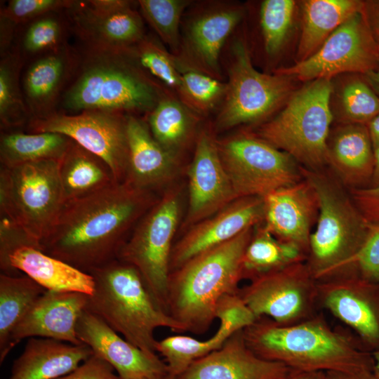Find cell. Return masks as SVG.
I'll return each instance as SVG.
<instances>
[{
    "mask_svg": "<svg viewBox=\"0 0 379 379\" xmlns=\"http://www.w3.org/2000/svg\"><path fill=\"white\" fill-rule=\"evenodd\" d=\"M158 197L124 181L65 203L41 250L86 272L116 259Z\"/></svg>",
    "mask_w": 379,
    "mask_h": 379,
    "instance_id": "6da1fadb",
    "label": "cell"
},
{
    "mask_svg": "<svg viewBox=\"0 0 379 379\" xmlns=\"http://www.w3.org/2000/svg\"><path fill=\"white\" fill-rule=\"evenodd\" d=\"M243 334L258 356L292 370L348 373L374 367L372 353L319 317L288 325L260 317L243 329Z\"/></svg>",
    "mask_w": 379,
    "mask_h": 379,
    "instance_id": "7a4b0ae2",
    "label": "cell"
},
{
    "mask_svg": "<svg viewBox=\"0 0 379 379\" xmlns=\"http://www.w3.org/2000/svg\"><path fill=\"white\" fill-rule=\"evenodd\" d=\"M61 97L65 112L147 114L165 93L124 52L84 48Z\"/></svg>",
    "mask_w": 379,
    "mask_h": 379,
    "instance_id": "3957f363",
    "label": "cell"
},
{
    "mask_svg": "<svg viewBox=\"0 0 379 379\" xmlns=\"http://www.w3.org/2000/svg\"><path fill=\"white\" fill-rule=\"evenodd\" d=\"M254 232L243 231L230 241L192 258L170 273L168 313L185 331L206 332L215 318L219 301L237 294L242 259Z\"/></svg>",
    "mask_w": 379,
    "mask_h": 379,
    "instance_id": "277c9868",
    "label": "cell"
},
{
    "mask_svg": "<svg viewBox=\"0 0 379 379\" xmlns=\"http://www.w3.org/2000/svg\"><path fill=\"white\" fill-rule=\"evenodd\" d=\"M88 273L93 277L95 287L88 295L86 310L133 345L156 353L157 328L185 332L183 326L157 304L132 265L116 259Z\"/></svg>",
    "mask_w": 379,
    "mask_h": 379,
    "instance_id": "5b68a950",
    "label": "cell"
},
{
    "mask_svg": "<svg viewBox=\"0 0 379 379\" xmlns=\"http://www.w3.org/2000/svg\"><path fill=\"white\" fill-rule=\"evenodd\" d=\"M302 178L314 188L319 214L306 262L317 281L356 272L352 261L372 229L337 178L300 166Z\"/></svg>",
    "mask_w": 379,
    "mask_h": 379,
    "instance_id": "8992f818",
    "label": "cell"
},
{
    "mask_svg": "<svg viewBox=\"0 0 379 379\" xmlns=\"http://www.w3.org/2000/svg\"><path fill=\"white\" fill-rule=\"evenodd\" d=\"M330 79L309 81L291 94L284 108L255 133L289 154L300 166L321 170L327 165V141L333 114Z\"/></svg>",
    "mask_w": 379,
    "mask_h": 379,
    "instance_id": "52a82bcc",
    "label": "cell"
},
{
    "mask_svg": "<svg viewBox=\"0 0 379 379\" xmlns=\"http://www.w3.org/2000/svg\"><path fill=\"white\" fill-rule=\"evenodd\" d=\"M225 66L227 91L213 126L215 133L263 121L290 97L293 78L258 71L243 36L229 41Z\"/></svg>",
    "mask_w": 379,
    "mask_h": 379,
    "instance_id": "ba28073f",
    "label": "cell"
},
{
    "mask_svg": "<svg viewBox=\"0 0 379 379\" xmlns=\"http://www.w3.org/2000/svg\"><path fill=\"white\" fill-rule=\"evenodd\" d=\"M58 161L1 166V216L17 225L39 249L65 203Z\"/></svg>",
    "mask_w": 379,
    "mask_h": 379,
    "instance_id": "9c48e42d",
    "label": "cell"
},
{
    "mask_svg": "<svg viewBox=\"0 0 379 379\" xmlns=\"http://www.w3.org/2000/svg\"><path fill=\"white\" fill-rule=\"evenodd\" d=\"M180 214V189L168 187L136 224L118 256L138 270L157 304L167 313L171 255Z\"/></svg>",
    "mask_w": 379,
    "mask_h": 379,
    "instance_id": "30bf717a",
    "label": "cell"
},
{
    "mask_svg": "<svg viewBox=\"0 0 379 379\" xmlns=\"http://www.w3.org/2000/svg\"><path fill=\"white\" fill-rule=\"evenodd\" d=\"M219 155L237 199L265 197L302 179L287 153L246 131L217 138Z\"/></svg>",
    "mask_w": 379,
    "mask_h": 379,
    "instance_id": "8fae6325",
    "label": "cell"
},
{
    "mask_svg": "<svg viewBox=\"0 0 379 379\" xmlns=\"http://www.w3.org/2000/svg\"><path fill=\"white\" fill-rule=\"evenodd\" d=\"M378 66L379 46L362 10L340 25L311 56L274 72L311 81L346 72L365 75Z\"/></svg>",
    "mask_w": 379,
    "mask_h": 379,
    "instance_id": "7c38bea8",
    "label": "cell"
},
{
    "mask_svg": "<svg viewBox=\"0 0 379 379\" xmlns=\"http://www.w3.org/2000/svg\"><path fill=\"white\" fill-rule=\"evenodd\" d=\"M29 133L62 134L102 159L110 168L115 181L125 180L128 158L126 114L87 110L77 114L55 112L31 119Z\"/></svg>",
    "mask_w": 379,
    "mask_h": 379,
    "instance_id": "4fadbf2b",
    "label": "cell"
},
{
    "mask_svg": "<svg viewBox=\"0 0 379 379\" xmlns=\"http://www.w3.org/2000/svg\"><path fill=\"white\" fill-rule=\"evenodd\" d=\"M239 295L257 319L293 324L312 316L317 281L305 260L251 279Z\"/></svg>",
    "mask_w": 379,
    "mask_h": 379,
    "instance_id": "5bb4252c",
    "label": "cell"
},
{
    "mask_svg": "<svg viewBox=\"0 0 379 379\" xmlns=\"http://www.w3.org/2000/svg\"><path fill=\"white\" fill-rule=\"evenodd\" d=\"M177 58L184 65L222 81L223 48L241 22L244 10L230 1H209L191 8Z\"/></svg>",
    "mask_w": 379,
    "mask_h": 379,
    "instance_id": "9a60e30c",
    "label": "cell"
},
{
    "mask_svg": "<svg viewBox=\"0 0 379 379\" xmlns=\"http://www.w3.org/2000/svg\"><path fill=\"white\" fill-rule=\"evenodd\" d=\"M126 0L72 1L65 10L85 48L121 51L147 34L140 11Z\"/></svg>",
    "mask_w": 379,
    "mask_h": 379,
    "instance_id": "2e32d148",
    "label": "cell"
},
{
    "mask_svg": "<svg viewBox=\"0 0 379 379\" xmlns=\"http://www.w3.org/2000/svg\"><path fill=\"white\" fill-rule=\"evenodd\" d=\"M317 300L357 333L366 350H379V283L345 273L317 281Z\"/></svg>",
    "mask_w": 379,
    "mask_h": 379,
    "instance_id": "e0dca14e",
    "label": "cell"
},
{
    "mask_svg": "<svg viewBox=\"0 0 379 379\" xmlns=\"http://www.w3.org/2000/svg\"><path fill=\"white\" fill-rule=\"evenodd\" d=\"M187 175L188 209L181 227L185 232L237 199L222 164L213 126L200 130Z\"/></svg>",
    "mask_w": 379,
    "mask_h": 379,
    "instance_id": "ac0fdd59",
    "label": "cell"
},
{
    "mask_svg": "<svg viewBox=\"0 0 379 379\" xmlns=\"http://www.w3.org/2000/svg\"><path fill=\"white\" fill-rule=\"evenodd\" d=\"M264 213L262 197H243L194 225L173 246L171 272L195 255L230 241L246 229L260 225Z\"/></svg>",
    "mask_w": 379,
    "mask_h": 379,
    "instance_id": "d6986e66",
    "label": "cell"
},
{
    "mask_svg": "<svg viewBox=\"0 0 379 379\" xmlns=\"http://www.w3.org/2000/svg\"><path fill=\"white\" fill-rule=\"evenodd\" d=\"M76 332L80 341L109 364L120 379H148L168 374L166 362L156 353L133 345L86 310L78 319Z\"/></svg>",
    "mask_w": 379,
    "mask_h": 379,
    "instance_id": "ffe728a7",
    "label": "cell"
},
{
    "mask_svg": "<svg viewBox=\"0 0 379 379\" xmlns=\"http://www.w3.org/2000/svg\"><path fill=\"white\" fill-rule=\"evenodd\" d=\"M262 227L277 239L293 244L307 257L312 230L319 214L317 194L306 179L265 197Z\"/></svg>",
    "mask_w": 379,
    "mask_h": 379,
    "instance_id": "44dd1931",
    "label": "cell"
},
{
    "mask_svg": "<svg viewBox=\"0 0 379 379\" xmlns=\"http://www.w3.org/2000/svg\"><path fill=\"white\" fill-rule=\"evenodd\" d=\"M88 295L78 292L46 291L33 304L14 330L12 349L27 338H44L75 345L83 343L76 327L86 310Z\"/></svg>",
    "mask_w": 379,
    "mask_h": 379,
    "instance_id": "7402d4cb",
    "label": "cell"
},
{
    "mask_svg": "<svg viewBox=\"0 0 379 379\" xmlns=\"http://www.w3.org/2000/svg\"><path fill=\"white\" fill-rule=\"evenodd\" d=\"M292 369L262 359L247 345L243 330L218 350L195 360L175 379H278Z\"/></svg>",
    "mask_w": 379,
    "mask_h": 379,
    "instance_id": "603a6c76",
    "label": "cell"
},
{
    "mask_svg": "<svg viewBox=\"0 0 379 379\" xmlns=\"http://www.w3.org/2000/svg\"><path fill=\"white\" fill-rule=\"evenodd\" d=\"M128 158L125 180L153 192L171 183L180 159L164 149L152 135L145 118L126 114Z\"/></svg>",
    "mask_w": 379,
    "mask_h": 379,
    "instance_id": "cb8c5ba5",
    "label": "cell"
},
{
    "mask_svg": "<svg viewBox=\"0 0 379 379\" xmlns=\"http://www.w3.org/2000/svg\"><path fill=\"white\" fill-rule=\"evenodd\" d=\"M77 60L78 53L65 44L29 66L22 79V93L31 119L56 112L59 96L72 77Z\"/></svg>",
    "mask_w": 379,
    "mask_h": 379,
    "instance_id": "d4e9b609",
    "label": "cell"
},
{
    "mask_svg": "<svg viewBox=\"0 0 379 379\" xmlns=\"http://www.w3.org/2000/svg\"><path fill=\"white\" fill-rule=\"evenodd\" d=\"M327 165L345 187H369L374 169V150L367 126L343 124L330 132Z\"/></svg>",
    "mask_w": 379,
    "mask_h": 379,
    "instance_id": "484cf974",
    "label": "cell"
},
{
    "mask_svg": "<svg viewBox=\"0 0 379 379\" xmlns=\"http://www.w3.org/2000/svg\"><path fill=\"white\" fill-rule=\"evenodd\" d=\"M216 319L220 321L219 328L206 340L178 335L157 341L156 352L164 358L171 378L175 379L195 360L219 349L233 333L250 326L254 320L247 309L237 303L222 306Z\"/></svg>",
    "mask_w": 379,
    "mask_h": 379,
    "instance_id": "4316f807",
    "label": "cell"
},
{
    "mask_svg": "<svg viewBox=\"0 0 379 379\" xmlns=\"http://www.w3.org/2000/svg\"><path fill=\"white\" fill-rule=\"evenodd\" d=\"M93 354L85 344L29 338L13 361L9 379H56L78 367Z\"/></svg>",
    "mask_w": 379,
    "mask_h": 379,
    "instance_id": "83f0119b",
    "label": "cell"
},
{
    "mask_svg": "<svg viewBox=\"0 0 379 379\" xmlns=\"http://www.w3.org/2000/svg\"><path fill=\"white\" fill-rule=\"evenodd\" d=\"M12 269L24 273L47 291L93 294V277L32 246H23L9 256Z\"/></svg>",
    "mask_w": 379,
    "mask_h": 379,
    "instance_id": "f1b7e54d",
    "label": "cell"
},
{
    "mask_svg": "<svg viewBox=\"0 0 379 379\" xmlns=\"http://www.w3.org/2000/svg\"><path fill=\"white\" fill-rule=\"evenodd\" d=\"M203 119L171 93H165L145 116L155 140L180 159L193 143L195 145Z\"/></svg>",
    "mask_w": 379,
    "mask_h": 379,
    "instance_id": "f546056e",
    "label": "cell"
},
{
    "mask_svg": "<svg viewBox=\"0 0 379 379\" xmlns=\"http://www.w3.org/2000/svg\"><path fill=\"white\" fill-rule=\"evenodd\" d=\"M58 172L65 201L100 191L115 181L108 165L72 140L58 161Z\"/></svg>",
    "mask_w": 379,
    "mask_h": 379,
    "instance_id": "4dcf8cb0",
    "label": "cell"
},
{
    "mask_svg": "<svg viewBox=\"0 0 379 379\" xmlns=\"http://www.w3.org/2000/svg\"><path fill=\"white\" fill-rule=\"evenodd\" d=\"M358 0H309L304 2L303 24L297 51V62L314 54L344 22L362 11Z\"/></svg>",
    "mask_w": 379,
    "mask_h": 379,
    "instance_id": "1f68e13d",
    "label": "cell"
},
{
    "mask_svg": "<svg viewBox=\"0 0 379 379\" xmlns=\"http://www.w3.org/2000/svg\"><path fill=\"white\" fill-rule=\"evenodd\" d=\"M47 290L27 275L0 274V364L11 351L12 334Z\"/></svg>",
    "mask_w": 379,
    "mask_h": 379,
    "instance_id": "d6a6232c",
    "label": "cell"
},
{
    "mask_svg": "<svg viewBox=\"0 0 379 379\" xmlns=\"http://www.w3.org/2000/svg\"><path fill=\"white\" fill-rule=\"evenodd\" d=\"M72 142L68 137L57 133H1V166L11 167L43 160L59 161Z\"/></svg>",
    "mask_w": 379,
    "mask_h": 379,
    "instance_id": "836d02e7",
    "label": "cell"
},
{
    "mask_svg": "<svg viewBox=\"0 0 379 379\" xmlns=\"http://www.w3.org/2000/svg\"><path fill=\"white\" fill-rule=\"evenodd\" d=\"M254 230L242 259V277L250 280L267 272L307 260L298 246L281 241L265 230Z\"/></svg>",
    "mask_w": 379,
    "mask_h": 379,
    "instance_id": "e575fe53",
    "label": "cell"
},
{
    "mask_svg": "<svg viewBox=\"0 0 379 379\" xmlns=\"http://www.w3.org/2000/svg\"><path fill=\"white\" fill-rule=\"evenodd\" d=\"M124 51L152 79L165 90L178 97L182 76L177 57L162 43L146 34Z\"/></svg>",
    "mask_w": 379,
    "mask_h": 379,
    "instance_id": "d590c367",
    "label": "cell"
},
{
    "mask_svg": "<svg viewBox=\"0 0 379 379\" xmlns=\"http://www.w3.org/2000/svg\"><path fill=\"white\" fill-rule=\"evenodd\" d=\"M22 58L17 51H10L0 62V123L1 128L20 127L31 119L20 86Z\"/></svg>",
    "mask_w": 379,
    "mask_h": 379,
    "instance_id": "8d00e7d4",
    "label": "cell"
},
{
    "mask_svg": "<svg viewBox=\"0 0 379 379\" xmlns=\"http://www.w3.org/2000/svg\"><path fill=\"white\" fill-rule=\"evenodd\" d=\"M178 64L182 85L178 98L202 118L219 109L225 96L227 83L187 67L179 60Z\"/></svg>",
    "mask_w": 379,
    "mask_h": 379,
    "instance_id": "74e56055",
    "label": "cell"
},
{
    "mask_svg": "<svg viewBox=\"0 0 379 379\" xmlns=\"http://www.w3.org/2000/svg\"><path fill=\"white\" fill-rule=\"evenodd\" d=\"M142 18L157 33L171 53H179L182 18L192 4L188 0H139L137 1Z\"/></svg>",
    "mask_w": 379,
    "mask_h": 379,
    "instance_id": "f35d334b",
    "label": "cell"
},
{
    "mask_svg": "<svg viewBox=\"0 0 379 379\" xmlns=\"http://www.w3.org/2000/svg\"><path fill=\"white\" fill-rule=\"evenodd\" d=\"M343 124L367 125L379 113V96L366 80L359 77L346 82L340 93Z\"/></svg>",
    "mask_w": 379,
    "mask_h": 379,
    "instance_id": "ab89813d",
    "label": "cell"
},
{
    "mask_svg": "<svg viewBox=\"0 0 379 379\" xmlns=\"http://www.w3.org/2000/svg\"><path fill=\"white\" fill-rule=\"evenodd\" d=\"M295 2L265 0L260 8V26L265 53L273 56L284 46L291 27Z\"/></svg>",
    "mask_w": 379,
    "mask_h": 379,
    "instance_id": "60d3db41",
    "label": "cell"
},
{
    "mask_svg": "<svg viewBox=\"0 0 379 379\" xmlns=\"http://www.w3.org/2000/svg\"><path fill=\"white\" fill-rule=\"evenodd\" d=\"M65 22L55 13L29 22L22 38L25 54L47 53L65 46Z\"/></svg>",
    "mask_w": 379,
    "mask_h": 379,
    "instance_id": "b9f144b4",
    "label": "cell"
},
{
    "mask_svg": "<svg viewBox=\"0 0 379 379\" xmlns=\"http://www.w3.org/2000/svg\"><path fill=\"white\" fill-rule=\"evenodd\" d=\"M69 0H11L2 8L0 15L16 26L32 22L45 15L65 10Z\"/></svg>",
    "mask_w": 379,
    "mask_h": 379,
    "instance_id": "7bdbcfd3",
    "label": "cell"
},
{
    "mask_svg": "<svg viewBox=\"0 0 379 379\" xmlns=\"http://www.w3.org/2000/svg\"><path fill=\"white\" fill-rule=\"evenodd\" d=\"M23 246H38L17 225L5 216L0 222V269L8 275H20L9 264V256L16 248Z\"/></svg>",
    "mask_w": 379,
    "mask_h": 379,
    "instance_id": "ee69618b",
    "label": "cell"
},
{
    "mask_svg": "<svg viewBox=\"0 0 379 379\" xmlns=\"http://www.w3.org/2000/svg\"><path fill=\"white\" fill-rule=\"evenodd\" d=\"M352 267L361 277L379 283V225H373L366 241L352 259Z\"/></svg>",
    "mask_w": 379,
    "mask_h": 379,
    "instance_id": "f6af8a7d",
    "label": "cell"
},
{
    "mask_svg": "<svg viewBox=\"0 0 379 379\" xmlns=\"http://www.w3.org/2000/svg\"><path fill=\"white\" fill-rule=\"evenodd\" d=\"M56 379H120L113 367L93 354L71 372Z\"/></svg>",
    "mask_w": 379,
    "mask_h": 379,
    "instance_id": "bcb514c9",
    "label": "cell"
},
{
    "mask_svg": "<svg viewBox=\"0 0 379 379\" xmlns=\"http://www.w3.org/2000/svg\"><path fill=\"white\" fill-rule=\"evenodd\" d=\"M350 194L367 222L379 225V186L351 189Z\"/></svg>",
    "mask_w": 379,
    "mask_h": 379,
    "instance_id": "7dc6e473",
    "label": "cell"
},
{
    "mask_svg": "<svg viewBox=\"0 0 379 379\" xmlns=\"http://www.w3.org/2000/svg\"><path fill=\"white\" fill-rule=\"evenodd\" d=\"M363 12L372 35L379 46V1L364 2Z\"/></svg>",
    "mask_w": 379,
    "mask_h": 379,
    "instance_id": "c3c4849f",
    "label": "cell"
},
{
    "mask_svg": "<svg viewBox=\"0 0 379 379\" xmlns=\"http://www.w3.org/2000/svg\"><path fill=\"white\" fill-rule=\"evenodd\" d=\"M326 379H379L374 367L365 368L352 372H326Z\"/></svg>",
    "mask_w": 379,
    "mask_h": 379,
    "instance_id": "681fc988",
    "label": "cell"
},
{
    "mask_svg": "<svg viewBox=\"0 0 379 379\" xmlns=\"http://www.w3.org/2000/svg\"><path fill=\"white\" fill-rule=\"evenodd\" d=\"M278 379H326V373L322 371H301L291 370Z\"/></svg>",
    "mask_w": 379,
    "mask_h": 379,
    "instance_id": "f907efd6",
    "label": "cell"
},
{
    "mask_svg": "<svg viewBox=\"0 0 379 379\" xmlns=\"http://www.w3.org/2000/svg\"><path fill=\"white\" fill-rule=\"evenodd\" d=\"M366 126L374 149L379 145V113Z\"/></svg>",
    "mask_w": 379,
    "mask_h": 379,
    "instance_id": "816d5d0a",
    "label": "cell"
},
{
    "mask_svg": "<svg viewBox=\"0 0 379 379\" xmlns=\"http://www.w3.org/2000/svg\"><path fill=\"white\" fill-rule=\"evenodd\" d=\"M366 81L379 96V66L373 71L365 74Z\"/></svg>",
    "mask_w": 379,
    "mask_h": 379,
    "instance_id": "f5cc1de1",
    "label": "cell"
},
{
    "mask_svg": "<svg viewBox=\"0 0 379 379\" xmlns=\"http://www.w3.org/2000/svg\"><path fill=\"white\" fill-rule=\"evenodd\" d=\"M374 150V169L369 187L379 186V145Z\"/></svg>",
    "mask_w": 379,
    "mask_h": 379,
    "instance_id": "db71d44e",
    "label": "cell"
},
{
    "mask_svg": "<svg viewBox=\"0 0 379 379\" xmlns=\"http://www.w3.org/2000/svg\"><path fill=\"white\" fill-rule=\"evenodd\" d=\"M372 356L374 361V370L376 375L379 377V350L373 352Z\"/></svg>",
    "mask_w": 379,
    "mask_h": 379,
    "instance_id": "11a10c76",
    "label": "cell"
},
{
    "mask_svg": "<svg viewBox=\"0 0 379 379\" xmlns=\"http://www.w3.org/2000/svg\"><path fill=\"white\" fill-rule=\"evenodd\" d=\"M148 379H173V378H171L169 374L168 375H164V376H161V377H157V378H148Z\"/></svg>",
    "mask_w": 379,
    "mask_h": 379,
    "instance_id": "9f6ffc18",
    "label": "cell"
},
{
    "mask_svg": "<svg viewBox=\"0 0 379 379\" xmlns=\"http://www.w3.org/2000/svg\"><path fill=\"white\" fill-rule=\"evenodd\" d=\"M378 378H379V377H378Z\"/></svg>",
    "mask_w": 379,
    "mask_h": 379,
    "instance_id": "6f0895ef",
    "label": "cell"
}]
</instances>
